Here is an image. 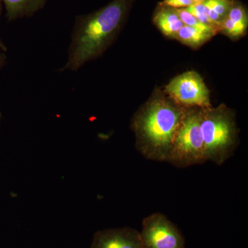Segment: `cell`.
Segmentation results:
<instances>
[{
  "label": "cell",
  "instance_id": "1",
  "mask_svg": "<svg viewBox=\"0 0 248 248\" xmlns=\"http://www.w3.org/2000/svg\"><path fill=\"white\" fill-rule=\"evenodd\" d=\"M133 0H113L95 12L76 18L68 59L60 72L78 71L100 57L122 29Z\"/></svg>",
  "mask_w": 248,
  "mask_h": 248
},
{
  "label": "cell",
  "instance_id": "2",
  "mask_svg": "<svg viewBox=\"0 0 248 248\" xmlns=\"http://www.w3.org/2000/svg\"><path fill=\"white\" fill-rule=\"evenodd\" d=\"M187 109L166 98H156L137 114L133 122L136 146L146 159L166 162Z\"/></svg>",
  "mask_w": 248,
  "mask_h": 248
},
{
  "label": "cell",
  "instance_id": "3",
  "mask_svg": "<svg viewBox=\"0 0 248 248\" xmlns=\"http://www.w3.org/2000/svg\"><path fill=\"white\" fill-rule=\"evenodd\" d=\"M200 125L207 161L221 166L238 145L234 115L224 106L200 108Z\"/></svg>",
  "mask_w": 248,
  "mask_h": 248
},
{
  "label": "cell",
  "instance_id": "4",
  "mask_svg": "<svg viewBox=\"0 0 248 248\" xmlns=\"http://www.w3.org/2000/svg\"><path fill=\"white\" fill-rule=\"evenodd\" d=\"M200 123V108H187L166 162L180 169L206 162Z\"/></svg>",
  "mask_w": 248,
  "mask_h": 248
},
{
  "label": "cell",
  "instance_id": "5",
  "mask_svg": "<svg viewBox=\"0 0 248 248\" xmlns=\"http://www.w3.org/2000/svg\"><path fill=\"white\" fill-rule=\"evenodd\" d=\"M173 102L185 108L211 107L210 93L202 77L195 71L182 73L166 86Z\"/></svg>",
  "mask_w": 248,
  "mask_h": 248
},
{
  "label": "cell",
  "instance_id": "6",
  "mask_svg": "<svg viewBox=\"0 0 248 248\" xmlns=\"http://www.w3.org/2000/svg\"><path fill=\"white\" fill-rule=\"evenodd\" d=\"M140 232L145 248H185V239L177 226L164 214L143 218Z\"/></svg>",
  "mask_w": 248,
  "mask_h": 248
},
{
  "label": "cell",
  "instance_id": "7",
  "mask_svg": "<svg viewBox=\"0 0 248 248\" xmlns=\"http://www.w3.org/2000/svg\"><path fill=\"white\" fill-rule=\"evenodd\" d=\"M90 248H145L140 232L133 228H109L99 231L93 236Z\"/></svg>",
  "mask_w": 248,
  "mask_h": 248
},
{
  "label": "cell",
  "instance_id": "8",
  "mask_svg": "<svg viewBox=\"0 0 248 248\" xmlns=\"http://www.w3.org/2000/svg\"><path fill=\"white\" fill-rule=\"evenodd\" d=\"M9 21L31 17L45 7L46 0H1Z\"/></svg>",
  "mask_w": 248,
  "mask_h": 248
},
{
  "label": "cell",
  "instance_id": "9",
  "mask_svg": "<svg viewBox=\"0 0 248 248\" xmlns=\"http://www.w3.org/2000/svg\"><path fill=\"white\" fill-rule=\"evenodd\" d=\"M153 21L164 35L173 39H176L177 32L184 26L175 9L166 6L156 11Z\"/></svg>",
  "mask_w": 248,
  "mask_h": 248
},
{
  "label": "cell",
  "instance_id": "10",
  "mask_svg": "<svg viewBox=\"0 0 248 248\" xmlns=\"http://www.w3.org/2000/svg\"><path fill=\"white\" fill-rule=\"evenodd\" d=\"M217 30H205L184 25L177 32L176 39L184 45L197 48L216 35Z\"/></svg>",
  "mask_w": 248,
  "mask_h": 248
},
{
  "label": "cell",
  "instance_id": "11",
  "mask_svg": "<svg viewBox=\"0 0 248 248\" xmlns=\"http://www.w3.org/2000/svg\"><path fill=\"white\" fill-rule=\"evenodd\" d=\"M234 4V0H205L203 1L205 15L211 24L218 28Z\"/></svg>",
  "mask_w": 248,
  "mask_h": 248
},
{
  "label": "cell",
  "instance_id": "12",
  "mask_svg": "<svg viewBox=\"0 0 248 248\" xmlns=\"http://www.w3.org/2000/svg\"><path fill=\"white\" fill-rule=\"evenodd\" d=\"M236 29L244 35L248 29V18L247 13L244 6L240 4H233L226 16Z\"/></svg>",
  "mask_w": 248,
  "mask_h": 248
},
{
  "label": "cell",
  "instance_id": "13",
  "mask_svg": "<svg viewBox=\"0 0 248 248\" xmlns=\"http://www.w3.org/2000/svg\"><path fill=\"white\" fill-rule=\"evenodd\" d=\"M175 10L184 25L197 28V29H205V30H217L218 32L220 31L219 28L216 26L209 25V24L200 22L195 16L187 12L185 9H175Z\"/></svg>",
  "mask_w": 248,
  "mask_h": 248
},
{
  "label": "cell",
  "instance_id": "14",
  "mask_svg": "<svg viewBox=\"0 0 248 248\" xmlns=\"http://www.w3.org/2000/svg\"><path fill=\"white\" fill-rule=\"evenodd\" d=\"M195 4L192 0H164L159 3L161 6L173 8V9H186Z\"/></svg>",
  "mask_w": 248,
  "mask_h": 248
},
{
  "label": "cell",
  "instance_id": "15",
  "mask_svg": "<svg viewBox=\"0 0 248 248\" xmlns=\"http://www.w3.org/2000/svg\"><path fill=\"white\" fill-rule=\"evenodd\" d=\"M6 62H7V57L6 53L0 49V70L6 65Z\"/></svg>",
  "mask_w": 248,
  "mask_h": 248
},
{
  "label": "cell",
  "instance_id": "16",
  "mask_svg": "<svg viewBox=\"0 0 248 248\" xmlns=\"http://www.w3.org/2000/svg\"><path fill=\"white\" fill-rule=\"evenodd\" d=\"M1 11H2V2H1V0H0V16H1ZM0 49H1L2 51L5 52V53L7 51V47L6 46L4 42L1 40V37H0Z\"/></svg>",
  "mask_w": 248,
  "mask_h": 248
},
{
  "label": "cell",
  "instance_id": "17",
  "mask_svg": "<svg viewBox=\"0 0 248 248\" xmlns=\"http://www.w3.org/2000/svg\"><path fill=\"white\" fill-rule=\"evenodd\" d=\"M195 4H200V3L203 2L205 0H192Z\"/></svg>",
  "mask_w": 248,
  "mask_h": 248
},
{
  "label": "cell",
  "instance_id": "18",
  "mask_svg": "<svg viewBox=\"0 0 248 248\" xmlns=\"http://www.w3.org/2000/svg\"><path fill=\"white\" fill-rule=\"evenodd\" d=\"M1 112H0V123H1Z\"/></svg>",
  "mask_w": 248,
  "mask_h": 248
}]
</instances>
